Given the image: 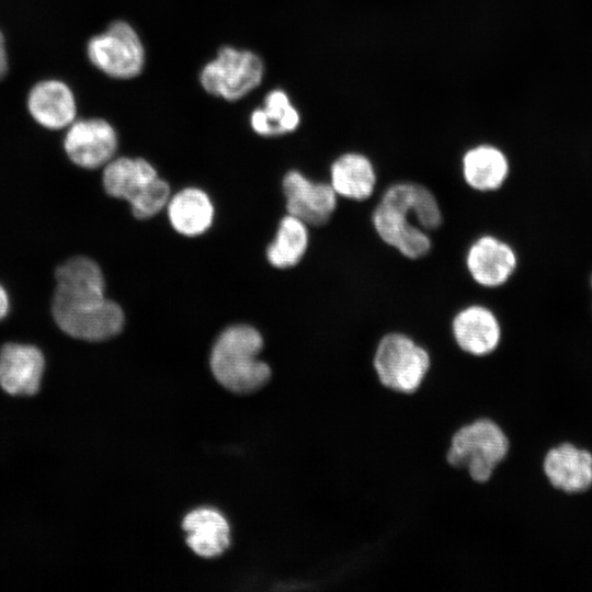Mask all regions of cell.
<instances>
[{"label": "cell", "instance_id": "6da1fadb", "mask_svg": "<svg viewBox=\"0 0 592 592\" xmlns=\"http://www.w3.org/2000/svg\"><path fill=\"white\" fill-rule=\"evenodd\" d=\"M263 348L260 332L248 325H234L217 338L210 353L216 380L236 394H249L263 387L271 377L269 365L259 358Z\"/></svg>", "mask_w": 592, "mask_h": 592}, {"label": "cell", "instance_id": "7a4b0ae2", "mask_svg": "<svg viewBox=\"0 0 592 592\" xmlns=\"http://www.w3.org/2000/svg\"><path fill=\"white\" fill-rule=\"evenodd\" d=\"M509 451L510 441L503 429L492 419L478 418L452 435L446 460L451 467L467 471L474 481L485 483Z\"/></svg>", "mask_w": 592, "mask_h": 592}, {"label": "cell", "instance_id": "3957f363", "mask_svg": "<svg viewBox=\"0 0 592 592\" xmlns=\"http://www.w3.org/2000/svg\"><path fill=\"white\" fill-rule=\"evenodd\" d=\"M431 362L429 350L401 330L383 333L372 358L380 385L400 394H412L421 386Z\"/></svg>", "mask_w": 592, "mask_h": 592}, {"label": "cell", "instance_id": "277c9868", "mask_svg": "<svg viewBox=\"0 0 592 592\" xmlns=\"http://www.w3.org/2000/svg\"><path fill=\"white\" fill-rule=\"evenodd\" d=\"M264 66L251 50L224 46L216 57L207 62L201 73L203 89L212 95L227 101H237L262 81Z\"/></svg>", "mask_w": 592, "mask_h": 592}, {"label": "cell", "instance_id": "5b68a950", "mask_svg": "<svg viewBox=\"0 0 592 592\" xmlns=\"http://www.w3.org/2000/svg\"><path fill=\"white\" fill-rule=\"evenodd\" d=\"M90 61L105 75L116 79L138 76L145 66V48L134 27L115 21L88 43Z\"/></svg>", "mask_w": 592, "mask_h": 592}, {"label": "cell", "instance_id": "8992f818", "mask_svg": "<svg viewBox=\"0 0 592 592\" xmlns=\"http://www.w3.org/2000/svg\"><path fill=\"white\" fill-rule=\"evenodd\" d=\"M53 311L81 309L105 299V281L100 266L87 257L67 260L55 271Z\"/></svg>", "mask_w": 592, "mask_h": 592}, {"label": "cell", "instance_id": "52a82bcc", "mask_svg": "<svg viewBox=\"0 0 592 592\" xmlns=\"http://www.w3.org/2000/svg\"><path fill=\"white\" fill-rule=\"evenodd\" d=\"M371 221L378 238L406 259L418 260L431 251L432 240L428 231L419 227L402 207L379 200Z\"/></svg>", "mask_w": 592, "mask_h": 592}, {"label": "cell", "instance_id": "ba28073f", "mask_svg": "<svg viewBox=\"0 0 592 592\" xmlns=\"http://www.w3.org/2000/svg\"><path fill=\"white\" fill-rule=\"evenodd\" d=\"M286 209L307 226L321 227L330 221L337 206L338 195L330 183L315 182L297 170L283 178Z\"/></svg>", "mask_w": 592, "mask_h": 592}, {"label": "cell", "instance_id": "9c48e42d", "mask_svg": "<svg viewBox=\"0 0 592 592\" xmlns=\"http://www.w3.org/2000/svg\"><path fill=\"white\" fill-rule=\"evenodd\" d=\"M449 333L463 353L475 357L494 353L503 340L500 320L481 304L459 309L451 320Z\"/></svg>", "mask_w": 592, "mask_h": 592}, {"label": "cell", "instance_id": "30bf717a", "mask_svg": "<svg viewBox=\"0 0 592 592\" xmlns=\"http://www.w3.org/2000/svg\"><path fill=\"white\" fill-rule=\"evenodd\" d=\"M466 270L479 286L497 288L504 285L517 267V255L504 240L482 235L474 240L465 255Z\"/></svg>", "mask_w": 592, "mask_h": 592}, {"label": "cell", "instance_id": "8fae6325", "mask_svg": "<svg viewBox=\"0 0 592 592\" xmlns=\"http://www.w3.org/2000/svg\"><path fill=\"white\" fill-rule=\"evenodd\" d=\"M64 146L73 163L95 169L112 160L117 148V136L105 119H80L70 124Z\"/></svg>", "mask_w": 592, "mask_h": 592}, {"label": "cell", "instance_id": "7c38bea8", "mask_svg": "<svg viewBox=\"0 0 592 592\" xmlns=\"http://www.w3.org/2000/svg\"><path fill=\"white\" fill-rule=\"evenodd\" d=\"M44 371L42 352L33 345L7 343L0 350V386L10 395L37 392Z\"/></svg>", "mask_w": 592, "mask_h": 592}, {"label": "cell", "instance_id": "4fadbf2b", "mask_svg": "<svg viewBox=\"0 0 592 592\" xmlns=\"http://www.w3.org/2000/svg\"><path fill=\"white\" fill-rule=\"evenodd\" d=\"M542 468L549 483L565 492L584 491L592 485L591 453L569 443L550 448Z\"/></svg>", "mask_w": 592, "mask_h": 592}, {"label": "cell", "instance_id": "5bb4252c", "mask_svg": "<svg viewBox=\"0 0 592 592\" xmlns=\"http://www.w3.org/2000/svg\"><path fill=\"white\" fill-rule=\"evenodd\" d=\"M27 107L37 123L50 129L69 126L75 121L77 110L71 90L59 80L35 84L29 93Z\"/></svg>", "mask_w": 592, "mask_h": 592}, {"label": "cell", "instance_id": "9a60e30c", "mask_svg": "<svg viewBox=\"0 0 592 592\" xmlns=\"http://www.w3.org/2000/svg\"><path fill=\"white\" fill-rule=\"evenodd\" d=\"M330 184L338 196L353 202L367 201L377 184L375 167L363 153L345 152L330 167Z\"/></svg>", "mask_w": 592, "mask_h": 592}, {"label": "cell", "instance_id": "2e32d148", "mask_svg": "<svg viewBox=\"0 0 592 592\" xmlns=\"http://www.w3.org/2000/svg\"><path fill=\"white\" fill-rule=\"evenodd\" d=\"M510 163L502 150L492 145H478L462 158V175L471 190L487 193L498 191L509 178Z\"/></svg>", "mask_w": 592, "mask_h": 592}, {"label": "cell", "instance_id": "e0dca14e", "mask_svg": "<svg viewBox=\"0 0 592 592\" xmlns=\"http://www.w3.org/2000/svg\"><path fill=\"white\" fill-rule=\"evenodd\" d=\"M182 526L187 545L201 557H217L229 546L228 522L214 509L193 510L184 517Z\"/></svg>", "mask_w": 592, "mask_h": 592}, {"label": "cell", "instance_id": "ac0fdd59", "mask_svg": "<svg viewBox=\"0 0 592 592\" xmlns=\"http://www.w3.org/2000/svg\"><path fill=\"white\" fill-rule=\"evenodd\" d=\"M380 201L406 208L414 223L428 232L437 230L443 224V213L435 194L421 183H392L384 191Z\"/></svg>", "mask_w": 592, "mask_h": 592}, {"label": "cell", "instance_id": "d6986e66", "mask_svg": "<svg viewBox=\"0 0 592 592\" xmlns=\"http://www.w3.org/2000/svg\"><path fill=\"white\" fill-rule=\"evenodd\" d=\"M124 312L113 300L105 299L94 309L55 320L68 335L86 341H104L118 334L124 326Z\"/></svg>", "mask_w": 592, "mask_h": 592}, {"label": "cell", "instance_id": "ffe728a7", "mask_svg": "<svg viewBox=\"0 0 592 592\" xmlns=\"http://www.w3.org/2000/svg\"><path fill=\"white\" fill-rule=\"evenodd\" d=\"M169 220L179 234L195 237L212 226L214 206L209 196L200 189L179 191L167 204Z\"/></svg>", "mask_w": 592, "mask_h": 592}, {"label": "cell", "instance_id": "44dd1931", "mask_svg": "<svg viewBox=\"0 0 592 592\" xmlns=\"http://www.w3.org/2000/svg\"><path fill=\"white\" fill-rule=\"evenodd\" d=\"M157 177L156 169L147 160L121 157L106 163L103 186L109 195L129 203Z\"/></svg>", "mask_w": 592, "mask_h": 592}, {"label": "cell", "instance_id": "7402d4cb", "mask_svg": "<svg viewBox=\"0 0 592 592\" xmlns=\"http://www.w3.org/2000/svg\"><path fill=\"white\" fill-rule=\"evenodd\" d=\"M300 123L296 107L287 93L281 89L270 91L264 98V105L250 115L252 129L261 136H280L294 132Z\"/></svg>", "mask_w": 592, "mask_h": 592}, {"label": "cell", "instance_id": "603a6c76", "mask_svg": "<svg viewBox=\"0 0 592 592\" xmlns=\"http://www.w3.org/2000/svg\"><path fill=\"white\" fill-rule=\"evenodd\" d=\"M308 243V226L288 214L280 221L276 237L266 249V258L278 269L295 266L304 258Z\"/></svg>", "mask_w": 592, "mask_h": 592}, {"label": "cell", "instance_id": "cb8c5ba5", "mask_svg": "<svg viewBox=\"0 0 592 592\" xmlns=\"http://www.w3.org/2000/svg\"><path fill=\"white\" fill-rule=\"evenodd\" d=\"M170 200V186L157 177L133 201L129 202L134 216L147 219L158 214Z\"/></svg>", "mask_w": 592, "mask_h": 592}, {"label": "cell", "instance_id": "d4e9b609", "mask_svg": "<svg viewBox=\"0 0 592 592\" xmlns=\"http://www.w3.org/2000/svg\"><path fill=\"white\" fill-rule=\"evenodd\" d=\"M8 67L4 38L0 32V78L5 73Z\"/></svg>", "mask_w": 592, "mask_h": 592}, {"label": "cell", "instance_id": "484cf974", "mask_svg": "<svg viewBox=\"0 0 592 592\" xmlns=\"http://www.w3.org/2000/svg\"><path fill=\"white\" fill-rule=\"evenodd\" d=\"M9 309V299L4 288L0 285V319H2Z\"/></svg>", "mask_w": 592, "mask_h": 592}, {"label": "cell", "instance_id": "4316f807", "mask_svg": "<svg viewBox=\"0 0 592 592\" xmlns=\"http://www.w3.org/2000/svg\"><path fill=\"white\" fill-rule=\"evenodd\" d=\"M591 286H592V278H591Z\"/></svg>", "mask_w": 592, "mask_h": 592}]
</instances>
